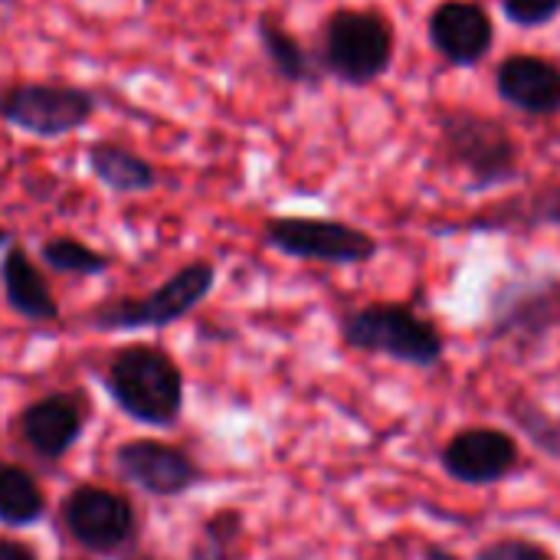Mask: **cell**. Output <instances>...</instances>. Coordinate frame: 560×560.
I'll use <instances>...</instances> for the list:
<instances>
[{
	"label": "cell",
	"mask_w": 560,
	"mask_h": 560,
	"mask_svg": "<svg viewBox=\"0 0 560 560\" xmlns=\"http://www.w3.org/2000/svg\"><path fill=\"white\" fill-rule=\"evenodd\" d=\"M397 36L384 13L377 10H335L322 26L318 66L341 85H374L394 66Z\"/></svg>",
	"instance_id": "obj_5"
},
{
	"label": "cell",
	"mask_w": 560,
	"mask_h": 560,
	"mask_svg": "<svg viewBox=\"0 0 560 560\" xmlns=\"http://www.w3.org/2000/svg\"><path fill=\"white\" fill-rule=\"evenodd\" d=\"M535 230L560 233V180L528 187L522 194L489 203L486 210L466 220L436 226L440 236L446 233H535Z\"/></svg>",
	"instance_id": "obj_13"
},
{
	"label": "cell",
	"mask_w": 560,
	"mask_h": 560,
	"mask_svg": "<svg viewBox=\"0 0 560 560\" xmlns=\"http://www.w3.org/2000/svg\"><path fill=\"white\" fill-rule=\"evenodd\" d=\"M213 285H217V266L207 259H197L171 272L148 295H138V299L118 295V299L98 302L95 308H89L85 325L105 335L171 328L174 322H184L213 292Z\"/></svg>",
	"instance_id": "obj_6"
},
{
	"label": "cell",
	"mask_w": 560,
	"mask_h": 560,
	"mask_svg": "<svg viewBox=\"0 0 560 560\" xmlns=\"http://www.w3.org/2000/svg\"><path fill=\"white\" fill-rule=\"evenodd\" d=\"M62 528L69 538L98 558L121 555L138 538V512L135 505L102 486H75L59 505Z\"/></svg>",
	"instance_id": "obj_9"
},
{
	"label": "cell",
	"mask_w": 560,
	"mask_h": 560,
	"mask_svg": "<svg viewBox=\"0 0 560 560\" xmlns=\"http://www.w3.org/2000/svg\"><path fill=\"white\" fill-rule=\"evenodd\" d=\"M502 13L509 16V23L522 26V30H535V26H548L560 13V0H499Z\"/></svg>",
	"instance_id": "obj_24"
},
{
	"label": "cell",
	"mask_w": 560,
	"mask_h": 560,
	"mask_svg": "<svg viewBox=\"0 0 560 560\" xmlns=\"http://www.w3.org/2000/svg\"><path fill=\"white\" fill-rule=\"evenodd\" d=\"M440 466L456 486L492 489L522 469V446L502 427H466L443 443Z\"/></svg>",
	"instance_id": "obj_10"
},
{
	"label": "cell",
	"mask_w": 560,
	"mask_h": 560,
	"mask_svg": "<svg viewBox=\"0 0 560 560\" xmlns=\"http://www.w3.org/2000/svg\"><path fill=\"white\" fill-rule=\"evenodd\" d=\"M102 387L128 420L151 430H167L184 413V371L161 345L118 348L102 371Z\"/></svg>",
	"instance_id": "obj_2"
},
{
	"label": "cell",
	"mask_w": 560,
	"mask_h": 560,
	"mask_svg": "<svg viewBox=\"0 0 560 560\" xmlns=\"http://www.w3.org/2000/svg\"><path fill=\"white\" fill-rule=\"evenodd\" d=\"M256 33H259V43H262L269 66L276 69V75L282 82H289V85H318L322 82L318 59L272 13H262L256 20Z\"/></svg>",
	"instance_id": "obj_18"
},
{
	"label": "cell",
	"mask_w": 560,
	"mask_h": 560,
	"mask_svg": "<svg viewBox=\"0 0 560 560\" xmlns=\"http://www.w3.org/2000/svg\"><path fill=\"white\" fill-rule=\"evenodd\" d=\"M427 36L450 66L472 69L492 52L495 23L479 0H443L427 16Z\"/></svg>",
	"instance_id": "obj_12"
},
{
	"label": "cell",
	"mask_w": 560,
	"mask_h": 560,
	"mask_svg": "<svg viewBox=\"0 0 560 560\" xmlns=\"http://www.w3.org/2000/svg\"><path fill=\"white\" fill-rule=\"evenodd\" d=\"M98 108L95 92L66 82H0V121L33 138H66Z\"/></svg>",
	"instance_id": "obj_8"
},
{
	"label": "cell",
	"mask_w": 560,
	"mask_h": 560,
	"mask_svg": "<svg viewBox=\"0 0 560 560\" xmlns=\"http://www.w3.org/2000/svg\"><path fill=\"white\" fill-rule=\"evenodd\" d=\"M262 243L289 259L322 266H364L381 253L374 233L331 217H269Z\"/></svg>",
	"instance_id": "obj_7"
},
{
	"label": "cell",
	"mask_w": 560,
	"mask_h": 560,
	"mask_svg": "<svg viewBox=\"0 0 560 560\" xmlns=\"http://www.w3.org/2000/svg\"><path fill=\"white\" fill-rule=\"evenodd\" d=\"M13 246V233L7 226H0V249H10Z\"/></svg>",
	"instance_id": "obj_27"
},
{
	"label": "cell",
	"mask_w": 560,
	"mask_h": 560,
	"mask_svg": "<svg viewBox=\"0 0 560 560\" xmlns=\"http://www.w3.org/2000/svg\"><path fill=\"white\" fill-rule=\"evenodd\" d=\"M85 164L92 177L108 187L112 194H148L158 187V171L141 154L115 144V141H95L85 148Z\"/></svg>",
	"instance_id": "obj_17"
},
{
	"label": "cell",
	"mask_w": 560,
	"mask_h": 560,
	"mask_svg": "<svg viewBox=\"0 0 560 560\" xmlns=\"http://www.w3.org/2000/svg\"><path fill=\"white\" fill-rule=\"evenodd\" d=\"M240 532H243V515L236 509H223V512L210 515L200 525V532L187 551V560H236Z\"/></svg>",
	"instance_id": "obj_22"
},
{
	"label": "cell",
	"mask_w": 560,
	"mask_h": 560,
	"mask_svg": "<svg viewBox=\"0 0 560 560\" xmlns=\"http://www.w3.org/2000/svg\"><path fill=\"white\" fill-rule=\"evenodd\" d=\"M0 282H3V299L7 305L30 325H49L59 318V302L52 299V289L39 266L30 259L23 246L3 249L0 259Z\"/></svg>",
	"instance_id": "obj_16"
},
{
	"label": "cell",
	"mask_w": 560,
	"mask_h": 560,
	"mask_svg": "<svg viewBox=\"0 0 560 560\" xmlns=\"http://www.w3.org/2000/svg\"><path fill=\"white\" fill-rule=\"evenodd\" d=\"M85 417L89 407L82 394H46L20 410L16 430L36 459L59 463L82 440Z\"/></svg>",
	"instance_id": "obj_14"
},
{
	"label": "cell",
	"mask_w": 560,
	"mask_h": 560,
	"mask_svg": "<svg viewBox=\"0 0 560 560\" xmlns=\"http://www.w3.org/2000/svg\"><path fill=\"white\" fill-rule=\"evenodd\" d=\"M558 423H560V420H558Z\"/></svg>",
	"instance_id": "obj_30"
},
{
	"label": "cell",
	"mask_w": 560,
	"mask_h": 560,
	"mask_svg": "<svg viewBox=\"0 0 560 560\" xmlns=\"http://www.w3.org/2000/svg\"><path fill=\"white\" fill-rule=\"evenodd\" d=\"M472 560H558L551 548H545L541 541L532 538H495L489 545H482Z\"/></svg>",
	"instance_id": "obj_23"
},
{
	"label": "cell",
	"mask_w": 560,
	"mask_h": 560,
	"mask_svg": "<svg viewBox=\"0 0 560 560\" xmlns=\"http://www.w3.org/2000/svg\"><path fill=\"white\" fill-rule=\"evenodd\" d=\"M423 560H459L453 551H446L443 545H427V551H423Z\"/></svg>",
	"instance_id": "obj_26"
},
{
	"label": "cell",
	"mask_w": 560,
	"mask_h": 560,
	"mask_svg": "<svg viewBox=\"0 0 560 560\" xmlns=\"http://www.w3.org/2000/svg\"><path fill=\"white\" fill-rule=\"evenodd\" d=\"M495 92L525 115L555 118L560 115V66L535 52L505 56L495 69Z\"/></svg>",
	"instance_id": "obj_15"
},
{
	"label": "cell",
	"mask_w": 560,
	"mask_h": 560,
	"mask_svg": "<svg viewBox=\"0 0 560 560\" xmlns=\"http://www.w3.org/2000/svg\"><path fill=\"white\" fill-rule=\"evenodd\" d=\"M39 259L46 269L59 272V276H102L112 259L98 249H92L82 240L72 236H49L39 243Z\"/></svg>",
	"instance_id": "obj_21"
},
{
	"label": "cell",
	"mask_w": 560,
	"mask_h": 560,
	"mask_svg": "<svg viewBox=\"0 0 560 560\" xmlns=\"http://www.w3.org/2000/svg\"><path fill=\"white\" fill-rule=\"evenodd\" d=\"M0 3H7V0H0Z\"/></svg>",
	"instance_id": "obj_29"
},
{
	"label": "cell",
	"mask_w": 560,
	"mask_h": 560,
	"mask_svg": "<svg viewBox=\"0 0 560 560\" xmlns=\"http://www.w3.org/2000/svg\"><path fill=\"white\" fill-rule=\"evenodd\" d=\"M0 560H39L36 558V551L30 548V545H23V541H0Z\"/></svg>",
	"instance_id": "obj_25"
},
{
	"label": "cell",
	"mask_w": 560,
	"mask_h": 560,
	"mask_svg": "<svg viewBox=\"0 0 560 560\" xmlns=\"http://www.w3.org/2000/svg\"><path fill=\"white\" fill-rule=\"evenodd\" d=\"M125 560H171V558H164V555H148V551H138V555H128Z\"/></svg>",
	"instance_id": "obj_28"
},
{
	"label": "cell",
	"mask_w": 560,
	"mask_h": 560,
	"mask_svg": "<svg viewBox=\"0 0 560 560\" xmlns=\"http://www.w3.org/2000/svg\"><path fill=\"white\" fill-rule=\"evenodd\" d=\"M112 463L121 482L154 499H177L203 482V469L194 456L161 440H125Z\"/></svg>",
	"instance_id": "obj_11"
},
{
	"label": "cell",
	"mask_w": 560,
	"mask_h": 560,
	"mask_svg": "<svg viewBox=\"0 0 560 560\" xmlns=\"http://www.w3.org/2000/svg\"><path fill=\"white\" fill-rule=\"evenodd\" d=\"M436 135L443 161L463 171L472 194L509 187L522 177V144L502 118L446 105L436 108Z\"/></svg>",
	"instance_id": "obj_3"
},
{
	"label": "cell",
	"mask_w": 560,
	"mask_h": 560,
	"mask_svg": "<svg viewBox=\"0 0 560 560\" xmlns=\"http://www.w3.org/2000/svg\"><path fill=\"white\" fill-rule=\"evenodd\" d=\"M341 341L371 358L433 371L446 358V335L407 302H368L341 318Z\"/></svg>",
	"instance_id": "obj_4"
},
{
	"label": "cell",
	"mask_w": 560,
	"mask_h": 560,
	"mask_svg": "<svg viewBox=\"0 0 560 560\" xmlns=\"http://www.w3.org/2000/svg\"><path fill=\"white\" fill-rule=\"evenodd\" d=\"M46 495L33 472L13 463H0V525L3 528H30L43 522Z\"/></svg>",
	"instance_id": "obj_19"
},
{
	"label": "cell",
	"mask_w": 560,
	"mask_h": 560,
	"mask_svg": "<svg viewBox=\"0 0 560 560\" xmlns=\"http://www.w3.org/2000/svg\"><path fill=\"white\" fill-rule=\"evenodd\" d=\"M505 417L512 420L515 430H522V436L545 453L548 459H560V423L528 394H512L505 404Z\"/></svg>",
	"instance_id": "obj_20"
},
{
	"label": "cell",
	"mask_w": 560,
	"mask_h": 560,
	"mask_svg": "<svg viewBox=\"0 0 560 560\" xmlns=\"http://www.w3.org/2000/svg\"><path fill=\"white\" fill-rule=\"evenodd\" d=\"M555 331H560V276L512 272L492 285L482 335L489 348L525 361L541 354Z\"/></svg>",
	"instance_id": "obj_1"
}]
</instances>
